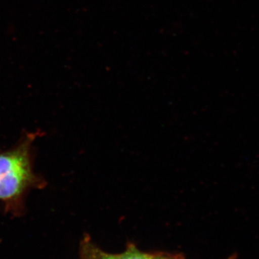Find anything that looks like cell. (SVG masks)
I'll list each match as a JSON object with an SVG mask.
<instances>
[{
	"mask_svg": "<svg viewBox=\"0 0 259 259\" xmlns=\"http://www.w3.org/2000/svg\"><path fill=\"white\" fill-rule=\"evenodd\" d=\"M152 259H179L175 258L173 257L163 256V255H153Z\"/></svg>",
	"mask_w": 259,
	"mask_h": 259,
	"instance_id": "4",
	"label": "cell"
},
{
	"mask_svg": "<svg viewBox=\"0 0 259 259\" xmlns=\"http://www.w3.org/2000/svg\"><path fill=\"white\" fill-rule=\"evenodd\" d=\"M153 255L148 254L139 249L134 245H129L125 251L115 254L116 259H152Z\"/></svg>",
	"mask_w": 259,
	"mask_h": 259,
	"instance_id": "3",
	"label": "cell"
},
{
	"mask_svg": "<svg viewBox=\"0 0 259 259\" xmlns=\"http://www.w3.org/2000/svg\"><path fill=\"white\" fill-rule=\"evenodd\" d=\"M81 259H116L115 254L106 253L94 244L89 237L81 241Z\"/></svg>",
	"mask_w": 259,
	"mask_h": 259,
	"instance_id": "2",
	"label": "cell"
},
{
	"mask_svg": "<svg viewBox=\"0 0 259 259\" xmlns=\"http://www.w3.org/2000/svg\"><path fill=\"white\" fill-rule=\"evenodd\" d=\"M33 139L28 136L14 149L0 153V200L12 211L22 208L29 190L42 185L32 169L30 148Z\"/></svg>",
	"mask_w": 259,
	"mask_h": 259,
	"instance_id": "1",
	"label": "cell"
}]
</instances>
